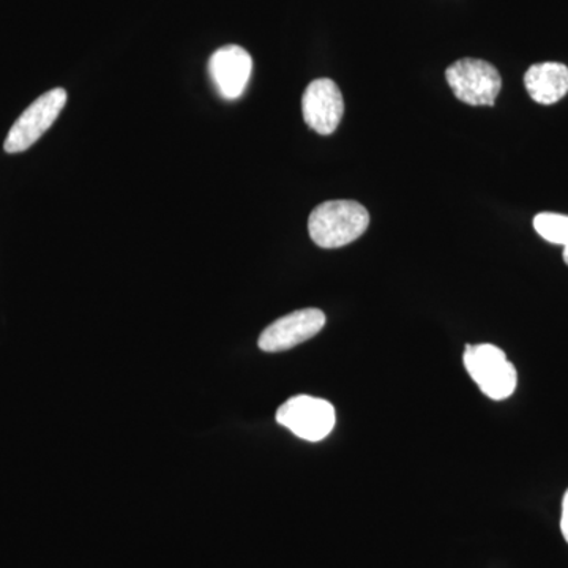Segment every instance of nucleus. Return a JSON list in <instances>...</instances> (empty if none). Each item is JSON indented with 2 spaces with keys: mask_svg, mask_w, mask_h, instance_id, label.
I'll list each match as a JSON object with an SVG mask.
<instances>
[{
  "mask_svg": "<svg viewBox=\"0 0 568 568\" xmlns=\"http://www.w3.org/2000/svg\"><path fill=\"white\" fill-rule=\"evenodd\" d=\"M368 224L369 213L357 201H325L310 215L308 233L321 248H342L357 241Z\"/></svg>",
  "mask_w": 568,
  "mask_h": 568,
  "instance_id": "nucleus-1",
  "label": "nucleus"
},
{
  "mask_svg": "<svg viewBox=\"0 0 568 568\" xmlns=\"http://www.w3.org/2000/svg\"><path fill=\"white\" fill-rule=\"evenodd\" d=\"M463 362L466 372L488 398L503 402L514 395L518 373L500 347L487 343L466 346Z\"/></svg>",
  "mask_w": 568,
  "mask_h": 568,
  "instance_id": "nucleus-2",
  "label": "nucleus"
},
{
  "mask_svg": "<svg viewBox=\"0 0 568 568\" xmlns=\"http://www.w3.org/2000/svg\"><path fill=\"white\" fill-rule=\"evenodd\" d=\"M446 80L459 102L470 106H493L503 88L499 71L481 59H459L452 63Z\"/></svg>",
  "mask_w": 568,
  "mask_h": 568,
  "instance_id": "nucleus-3",
  "label": "nucleus"
},
{
  "mask_svg": "<svg viewBox=\"0 0 568 568\" xmlns=\"http://www.w3.org/2000/svg\"><path fill=\"white\" fill-rule=\"evenodd\" d=\"M276 422L310 443H320L335 428V407L315 396L298 395L276 410Z\"/></svg>",
  "mask_w": 568,
  "mask_h": 568,
  "instance_id": "nucleus-4",
  "label": "nucleus"
},
{
  "mask_svg": "<svg viewBox=\"0 0 568 568\" xmlns=\"http://www.w3.org/2000/svg\"><path fill=\"white\" fill-rule=\"evenodd\" d=\"M65 103L67 92L62 88L52 89L37 99L11 126L6 144H3L6 152L20 153L32 148L51 129Z\"/></svg>",
  "mask_w": 568,
  "mask_h": 568,
  "instance_id": "nucleus-5",
  "label": "nucleus"
},
{
  "mask_svg": "<svg viewBox=\"0 0 568 568\" xmlns=\"http://www.w3.org/2000/svg\"><path fill=\"white\" fill-rule=\"evenodd\" d=\"M325 325V315L317 308L298 310L280 317L274 324L264 328L260 336V349L264 353H282L308 342L320 334Z\"/></svg>",
  "mask_w": 568,
  "mask_h": 568,
  "instance_id": "nucleus-6",
  "label": "nucleus"
},
{
  "mask_svg": "<svg viewBox=\"0 0 568 568\" xmlns=\"http://www.w3.org/2000/svg\"><path fill=\"white\" fill-rule=\"evenodd\" d=\"M302 112L306 125L321 136L334 133L345 114V100L338 85L327 78L310 82L302 97Z\"/></svg>",
  "mask_w": 568,
  "mask_h": 568,
  "instance_id": "nucleus-7",
  "label": "nucleus"
},
{
  "mask_svg": "<svg viewBox=\"0 0 568 568\" xmlns=\"http://www.w3.org/2000/svg\"><path fill=\"white\" fill-rule=\"evenodd\" d=\"M253 59L237 44H227L213 52L209 73L216 91L226 100L241 99L252 78Z\"/></svg>",
  "mask_w": 568,
  "mask_h": 568,
  "instance_id": "nucleus-8",
  "label": "nucleus"
},
{
  "mask_svg": "<svg viewBox=\"0 0 568 568\" xmlns=\"http://www.w3.org/2000/svg\"><path fill=\"white\" fill-rule=\"evenodd\" d=\"M526 91L540 104L560 102L568 93V67L559 62H541L525 74Z\"/></svg>",
  "mask_w": 568,
  "mask_h": 568,
  "instance_id": "nucleus-9",
  "label": "nucleus"
},
{
  "mask_svg": "<svg viewBox=\"0 0 568 568\" xmlns=\"http://www.w3.org/2000/svg\"><path fill=\"white\" fill-rule=\"evenodd\" d=\"M534 227L537 234L549 244L568 245V216L560 213H538L534 219Z\"/></svg>",
  "mask_w": 568,
  "mask_h": 568,
  "instance_id": "nucleus-10",
  "label": "nucleus"
},
{
  "mask_svg": "<svg viewBox=\"0 0 568 568\" xmlns=\"http://www.w3.org/2000/svg\"><path fill=\"white\" fill-rule=\"evenodd\" d=\"M560 530H562V536L566 538L568 544V489L562 500V518H560Z\"/></svg>",
  "mask_w": 568,
  "mask_h": 568,
  "instance_id": "nucleus-11",
  "label": "nucleus"
},
{
  "mask_svg": "<svg viewBox=\"0 0 568 568\" xmlns=\"http://www.w3.org/2000/svg\"><path fill=\"white\" fill-rule=\"evenodd\" d=\"M564 261H566V264L568 265V245L564 246Z\"/></svg>",
  "mask_w": 568,
  "mask_h": 568,
  "instance_id": "nucleus-12",
  "label": "nucleus"
}]
</instances>
